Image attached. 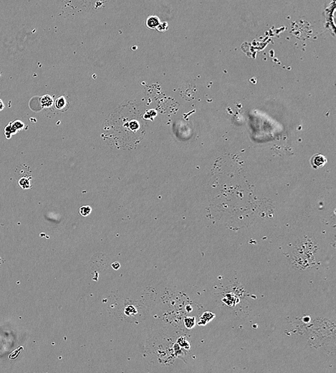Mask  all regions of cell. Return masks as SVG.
I'll return each instance as SVG.
<instances>
[{
    "label": "cell",
    "mask_w": 336,
    "mask_h": 373,
    "mask_svg": "<svg viewBox=\"0 0 336 373\" xmlns=\"http://www.w3.org/2000/svg\"><path fill=\"white\" fill-rule=\"evenodd\" d=\"M24 127V123L20 120H15L12 122H9L4 127V132L7 139H9L12 136L16 134L19 131L22 130Z\"/></svg>",
    "instance_id": "cell-1"
},
{
    "label": "cell",
    "mask_w": 336,
    "mask_h": 373,
    "mask_svg": "<svg viewBox=\"0 0 336 373\" xmlns=\"http://www.w3.org/2000/svg\"><path fill=\"white\" fill-rule=\"evenodd\" d=\"M160 23V20L159 17L155 15L149 16L145 21V25L149 29H156Z\"/></svg>",
    "instance_id": "cell-2"
},
{
    "label": "cell",
    "mask_w": 336,
    "mask_h": 373,
    "mask_svg": "<svg viewBox=\"0 0 336 373\" xmlns=\"http://www.w3.org/2000/svg\"><path fill=\"white\" fill-rule=\"evenodd\" d=\"M215 317L214 313H212L211 312H205L200 318V322L198 323L199 325H205L207 323L211 321Z\"/></svg>",
    "instance_id": "cell-3"
},
{
    "label": "cell",
    "mask_w": 336,
    "mask_h": 373,
    "mask_svg": "<svg viewBox=\"0 0 336 373\" xmlns=\"http://www.w3.org/2000/svg\"><path fill=\"white\" fill-rule=\"evenodd\" d=\"M325 163V158L322 156V155H317V156H315L313 159V164H314V166H316L318 167H322Z\"/></svg>",
    "instance_id": "cell-4"
},
{
    "label": "cell",
    "mask_w": 336,
    "mask_h": 373,
    "mask_svg": "<svg viewBox=\"0 0 336 373\" xmlns=\"http://www.w3.org/2000/svg\"><path fill=\"white\" fill-rule=\"evenodd\" d=\"M18 183L21 188L23 189H28L32 187L30 180H29V179H28V177H22V178L19 180Z\"/></svg>",
    "instance_id": "cell-5"
},
{
    "label": "cell",
    "mask_w": 336,
    "mask_h": 373,
    "mask_svg": "<svg viewBox=\"0 0 336 373\" xmlns=\"http://www.w3.org/2000/svg\"><path fill=\"white\" fill-rule=\"evenodd\" d=\"M184 324L187 329H192L196 325L195 317H186L184 319Z\"/></svg>",
    "instance_id": "cell-6"
},
{
    "label": "cell",
    "mask_w": 336,
    "mask_h": 373,
    "mask_svg": "<svg viewBox=\"0 0 336 373\" xmlns=\"http://www.w3.org/2000/svg\"><path fill=\"white\" fill-rule=\"evenodd\" d=\"M41 104L43 105L44 107H49V106H50L53 104V99H52L50 96H44L43 97L41 98Z\"/></svg>",
    "instance_id": "cell-7"
},
{
    "label": "cell",
    "mask_w": 336,
    "mask_h": 373,
    "mask_svg": "<svg viewBox=\"0 0 336 373\" xmlns=\"http://www.w3.org/2000/svg\"><path fill=\"white\" fill-rule=\"evenodd\" d=\"M92 208L90 206H83L80 208V213L83 216H88L90 214Z\"/></svg>",
    "instance_id": "cell-8"
},
{
    "label": "cell",
    "mask_w": 336,
    "mask_h": 373,
    "mask_svg": "<svg viewBox=\"0 0 336 373\" xmlns=\"http://www.w3.org/2000/svg\"><path fill=\"white\" fill-rule=\"evenodd\" d=\"M156 29L158 31L160 32V33L166 32L169 29V24L166 22H160L159 26L156 28Z\"/></svg>",
    "instance_id": "cell-9"
},
{
    "label": "cell",
    "mask_w": 336,
    "mask_h": 373,
    "mask_svg": "<svg viewBox=\"0 0 336 373\" xmlns=\"http://www.w3.org/2000/svg\"><path fill=\"white\" fill-rule=\"evenodd\" d=\"M65 106V98H63V97H61L60 98H58V100L56 101V107L58 108H64V106Z\"/></svg>",
    "instance_id": "cell-10"
},
{
    "label": "cell",
    "mask_w": 336,
    "mask_h": 373,
    "mask_svg": "<svg viewBox=\"0 0 336 373\" xmlns=\"http://www.w3.org/2000/svg\"><path fill=\"white\" fill-rule=\"evenodd\" d=\"M183 341H184V342H179V341L180 345H181V347H183L186 348V349H189V342H188L186 339H184V338H183Z\"/></svg>",
    "instance_id": "cell-11"
},
{
    "label": "cell",
    "mask_w": 336,
    "mask_h": 373,
    "mask_svg": "<svg viewBox=\"0 0 336 373\" xmlns=\"http://www.w3.org/2000/svg\"><path fill=\"white\" fill-rule=\"evenodd\" d=\"M112 267L113 269H115V270H118V269L120 267V265L118 262H114V263H112Z\"/></svg>",
    "instance_id": "cell-12"
},
{
    "label": "cell",
    "mask_w": 336,
    "mask_h": 373,
    "mask_svg": "<svg viewBox=\"0 0 336 373\" xmlns=\"http://www.w3.org/2000/svg\"><path fill=\"white\" fill-rule=\"evenodd\" d=\"M4 108V104L3 101L0 99V111H2Z\"/></svg>",
    "instance_id": "cell-13"
},
{
    "label": "cell",
    "mask_w": 336,
    "mask_h": 373,
    "mask_svg": "<svg viewBox=\"0 0 336 373\" xmlns=\"http://www.w3.org/2000/svg\"></svg>",
    "instance_id": "cell-14"
}]
</instances>
